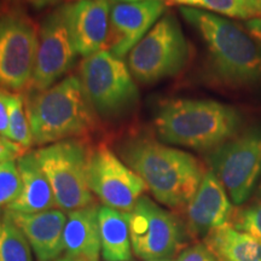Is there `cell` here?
Segmentation results:
<instances>
[{
    "label": "cell",
    "instance_id": "cell-1",
    "mask_svg": "<svg viewBox=\"0 0 261 261\" xmlns=\"http://www.w3.org/2000/svg\"><path fill=\"white\" fill-rule=\"evenodd\" d=\"M120 155L156 200L174 210L188 205L207 173L195 156L148 138L125 140Z\"/></svg>",
    "mask_w": 261,
    "mask_h": 261
},
{
    "label": "cell",
    "instance_id": "cell-2",
    "mask_svg": "<svg viewBox=\"0 0 261 261\" xmlns=\"http://www.w3.org/2000/svg\"><path fill=\"white\" fill-rule=\"evenodd\" d=\"M242 114L236 108L212 99H173L155 116L159 138L167 144L208 151L240 133Z\"/></svg>",
    "mask_w": 261,
    "mask_h": 261
},
{
    "label": "cell",
    "instance_id": "cell-3",
    "mask_svg": "<svg viewBox=\"0 0 261 261\" xmlns=\"http://www.w3.org/2000/svg\"><path fill=\"white\" fill-rule=\"evenodd\" d=\"M182 17L200 33L217 79L232 87L261 84V44L234 22L196 8Z\"/></svg>",
    "mask_w": 261,
    "mask_h": 261
},
{
    "label": "cell",
    "instance_id": "cell-4",
    "mask_svg": "<svg viewBox=\"0 0 261 261\" xmlns=\"http://www.w3.org/2000/svg\"><path fill=\"white\" fill-rule=\"evenodd\" d=\"M25 112L33 142L37 145L84 136L96 122V112L84 92L80 79L74 75L41 92H29Z\"/></svg>",
    "mask_w": 261,
    "mask_h": 261
},
{
    "label": "cell",
    "instance_id": "cell-5",
    "mask_svg": "<svg viewBox=\"0 0 261 261\" xmlns=\"http://www.w3.org/2000/svg\"><path fill=\"white\" fill-rule=\"evenodd\" d=\"M79 79L93 110L103 117L125 115L138 102L139 92L128 65L109 50L85 57Z\"/></svg>",
    "mask_w": 261,
    "mask_h": 261
},
{
    "label": "cell",
    "instance_id": "cell-6",
    "mask_svg": "<svg viewBox=\"0 0 261 261\" xmlns=\"http://www.w3.org/2000/svg\"><path fill=\"white\" fill-rule=\"evenodd\" d=\"M189 57L190 47L180 24L167 14L128 52L127 65L137 81L154 84L180 73Z\"/></svg>",
    "mask_w": 261,
    "mask_h": 261
},
{
    "label": "cell",
    "instance_id": "cell-7",
    "mask_svg": "<svg viewBox=\"0 0 261 261\" xmlns=\"http://www.w3.org/2000/svg\"><path fill=\"white\" fill-rule=\"evenodd\" d=\"M35 158L50 181L57 207L76 211L93 203L87 184V151L84 143L67 139L37 150Z\"/></svg>",
    "mask_w": 261,
    "mask_h": 261
},
{
    "label": "cell",
    "instance_id": "cell-8",
    "mask_svg": "<svg viewBox=\"0 0 261 261\" xmlns=\"http://www.w3.org/2000/svg\"><path fill=\"white\" fill-rule=\"evenodd\" d=\"M208 161L234 204L246 202L261 175V128L238 133L212 150Z\"/></svg>",
    "mask_w": 261,
    "mask_h": 261
},
{
    "label": "cell",
    "instance_id": "cell-9",
    "mask_svg": "<svg viewBox=\"0 0 261 261\" xmlns=\"http://www.w3.org/2000/svg\"><path fill=\"white\" fill-rule=\"evenodd\" d=\"M38 39L37 25L21 10L0 12V89L21 91L29 86Z\"/></svg>",
    "mask_w": 261,
    "mask_h": 261
},
{
    "label": "cell",
    "instance_id": "cell-10",
    "mask_svg": "<svg viewBox=\"0 0 261 261\" xmlns=\"http://www.w3.org/2000/svg\"><path fill=\"white\" fill-rule=\"evenodd\" d=\"M133 252L145 261L171 260L182 246V228L171 212L142 196L128 213Z\"/></svg>",
    "mask_w": 261,
    "mask_h": 261
},
{
    "label": "cell",
    "instance_id": "cell-11",
    "mask_svg": "<svg viewBox=\"0 0 261 261\" xmlns=\"http://www.w3.org/2000/svg\"><path fill=\"white\" fill-rule=\"evenodd\" d=\"M87 184L108 207L129 213L146 189L144 180L106 144L87 155Z\"/></svg>",
    "mask_w": 261,
    "mask_h": 261
},
{
    "label": "cell",
    "instance_id": "cell-12",
    "mask_svg": "<svg viewBox=\"0 0 261 261\" xmlns=\"http://www.w3.org/2000/svg\"><path fill=\"white\" fill-rule=\"evenodd\" d=\"M76 51L62 6L44 18L39 29L34 71L29 84L31 92L50 89L73 67Z\"/></svg>",
    "mask_w": 261,
    "mask_h": 261
},
{
    "label": "cell",
    "instance_id": "cell-13",
    "mask_svg": "<svg viewBox=\"0 0 261 261\" xmlns=\"http://www.w3.org/2000/svg\"><path fill=\"white\" fill-rule=\"evenodd\" d=\"M166 0L117 3L110 11L108 50L122 58L136 46L161 18Z\"/></svg>",
    "mask_w": 261,
    "mask_h": 261
},
{
    "label": "cell",
    "instance_id": "cell-14",
    "mask_svg": "<svg viewBox=\"0 0 261 261\" xmlns=\"http://www.w3.org/2000/svg\"><path fill=\"white\" fill-rule=\"evenodd\" d=\"M62 10L77 55L89 57L103 50L110 28L108 0H77L62 5Z\"/></svg>",
    "mask_w": 261,
    "mask_h": 261
},
{
    "label": "cell",
    "instance_id": "cell-15",
    "mask_svg": "<svg viewBox=\"0 0 261 261\" xmlns=\"http://www.w3.org/2000/svg\"><path fill=\"white\" fill-rule=\"evenodd\" d=\"M232 210L223 184L213 172H207L188 203L189 232L195 237H205L211 231L228 224Z\"/></svg>",
    "mask_w": 261,
    "mask_h": 261
},
{
    "label": "cell",
    "instance_id": "cell-16",
    "mask_svg": "<svg viewBox=\"0 0 261 261\" xmlns=\"http://www.w3.org/2000/svg\"><path fill=\"white\" fill-rule=\"evenodd\" d=\"M16 226L23 232L38 261H54L64 250L63 232L67 217L60 210L25 214L4 211Z\"/></svg>",
    "mask_w": 261,
    "mask_h": 261
},
{
    "label": "cell",
    "instance_id": "cell-17",
    "mask_svg": "<svg viewBox=\"0 0 261 261\" xmlns=\"http://www.w3.org/2000/svg\"><path fill=\"white\" fill-rule=\"evenodd\" d=\"M16 161L21 175L22 188L17 198L10 203L6 210L25 214L54 210L57 205L54 191L35 158V152H24Z\"/></svg>",
    "mask_w": 261,
    "mask_h": 261
},
{
    "label": "cell",
    "instance_id": "cell-18",
    "mask_svg": "<svg viewBox=\"0 0 261 261\" xmlns=\"http://www.w3.org/2000/svg\"><path fill=\"white\" fill-rule=\"evenodd\" d=\"M98 210L92 203L69 212L64 226L63 240L67 256L76 261H99L100 236Z\"/></svg>",
    "mask_w": 261,
    "mask_h": 261
},
{
    "label": "cell",
    "instance_id": "cell-19",
    "mask_svg": "<svg viewBox=\"0 0 261 261\" xmlns=\"http://www.w3.org/2000/svg\"><path fill=\"white\" fill-rule=\"evenodd\" d=\"M100 253L104 261L132 259L128 213L102 205L98 210Z\"/></svg>",
    "mask_w": 261,
    "mask_h": 261
},
{
    "label": "cell",
    "instance_id": "cell-20",
    "mask_svg": "<svg viewBox=\"0 0 261 261\" xmlns=\"http://www.w3.org/2000/svg\"><path fill=\"white\" fill-rule=\"evenodd\" d=\"M204 244L219 261H261V242L230 223L211 231Z\"/></svg>",
    "mask_w": 261,
    "mask_h": 261
},
{
    "label": "cell",
    "instance_id": "cell-21",
    "mask_svg": "<svg viewBox=\"0 0 261 261\" xmlns=\"http://www.w3.org/2000/svg\"><path fill=\"white\" fill-rule=\"evenodd\" d=\"M0 261H33L27 238L5 212L0 215Z\"/></svg>",
    "mask_w": 261,
    "mask_h": 261
},
{
    "label": "cell",
    "instance_id": "cell-22",
    "mask_svg": "<svg viewBox=\"0 0 261 261\" xmlns=\"http://www.w3.org/2000/svg\"><path fill=\"white\" fill-rule=\"evenodd\" d=\"M23 98L19 94H9V135L8 139L27 150L34 144L27 112L23 108Z\"/></svg>",
    "mask_w": 261,
    "mask_h": 261
},
{
    "label": "cell",
    "instance_id": "cell-23",
    "mask_svg": "<svg viewBox=\"0 0 261 261\" xmlns=\"http://www.w3.org/2000/svg\"><path fill=\"white\" fill-rule=\"evenodd\" d=\"M22 180L16 160L0 162V211L6 210L21 192Z\"/></svg>",
    "mask_w": 261,
    "mask_h": 261
},
{
    "label": "cell",
    "instance_id": "cell-24",
    "mask_svg": "<svg viewBox=\"0 0 261 261\" xmlns=\"http://www.w3.org/2000/svg\"><path fill=\"white\" fill-rule=\"evenodd\" d=\"M195 8H200L212 14L226 16L230 18L252 19L256 18L254 12L248 9L241 0H197Z\"/></svg>",
    "mask_w": 261,
    "mask_h": 261
},
{
    "label": "cell",
    "instance_id": "cell-25",
    "mask_svg": "<svg viewBox=\"0 0 261 261\" xmlns=\"http://www.w3.org/2000/svg\"><path fill=\"white\" fill-rule=\"evenodd\" d=\"M233 226L237 230L252 234L261 242V202L248 205L238 212L233 219Z\"/></svg>",
    "mask_w": 261,
    "mask_h": 261
},
{
    "label": "cell",
    "instance_id": "cell-26",
    "mask_svg": "<svg viewBox=\"0 0 261 261\" xmlns=\"http://www.w3.org/2000/svg\"><path fill=\"white\" fill-rule=\"evenodd\" d=\"M175 261H219L205 244L197 243L184 249Z\"/></svg>",
    "mask_w": 261,
    "mask_h": 261
},
{
    "label": "cell",
    "instance_id": "cell-27",
    "mask_svg": "<svg viewBox=\"0 0 261 261\" xmlns=\"http://www.w3.org/2000/svg\"><path fill=\"white\" fill-rule=\"evenodd\" d=\"M25 152V149L11 140L4 138L0 142V162L17 160Z\"/></svg>",
    "mask_w": 261,
    "mask_h": 261
},
{
    "label": "cell",
    "instance_id": "cell-28",
    "mask_svg": "<svg viewBox=\"0 0 261 261\" xmlns=\"http://www.w3.org/2000/svg\"><path fill=\"white\" fill-rule=\"evenodd\" d=\"M9 92L0 89V136L8 139L9 135Z\"/></svg>",
    "mask_w": 261,
    "mask_h": 261
},
{
    "label": "cell",
    "instance_id": "cell-29",
    "mask_svg": "<svg viewBox=\"0 0 261 261\" xmlns=\"http://www.w3.org/2000/svg\"><path fill=\"white\" fill-rule=\"evenodd\" d=\"M8 2L14 3V4H27L31 5L32 8L40 10L46 8V6L60 4L63 0H8Z\"/></svg>",
    "mask_w": 261,
    "mask_h": 261
},
{
    "label": "cell",
    "instance_id": "cell-30",
    "mask_svg": "<svg viewBox=\"0 0 261 261\" xmlns=\"http://www.w3.org/2000/svg\"><path fill=\"white\" fill-rule=\"evenodd\" d=\"M244 28L252 37L261 44V18H252L244 22Z\"/></svg>",
    "mask_w": 261,
    "mask_h": 261
},
{
    "label": "cell",
    "instance_id": "cell-31",
    "mask_svg": "<svg viewBox=\"0 0 261 261\" xmlns=\"http://www.w3.org/2000/svg\"><path fill=\"white\" fill-rule=\"evenodd\" d=\"M248 9L254 12L256 17L261 18V0H241Z\"/></svg>",
    "mask_w": 261,
    "mask_h": 261
},
{
    "label": "cell",
    "instance_id": "cell-32",
    "mask_svg": "<svg viewBox=\"0 0 261 261\" xmlns=\"http://www.w3.org/2000/svg\"><path fill=\"white\" fill-rule=\"evenodd\" d=\"M167 5H180L181 8H195L197 0H166Z\"/></svg>",
    "mask_w": 261,
    "mask_h": 261
},
{
    "label": "cell",
    "instance_id": "cell-33",
    "mask_svg": "<svg viewBox=\"0 0 261 261\" xmlns=\"http://www.w3.org/2000/svg\"><path fill=\"white\" fill-rule=\"evenodd\" d=\"M115 2H120V3H136V2H143V0H115Z\"/></svg>",
    "mask_w": 261,
    "mask_h": 261
},
{
    "label": "cell",
    "instance_id": "cell-34",
    "mask_svg": "<svg viewBox=\"0 0 261 261\" xmlns=\"http://www.w3.org/2000/svg\"><path fill=\"white\" fill-rule=\"evenodd\" d=\"M54 261H76V260H73V259H70V257L64 256V257H61V259H57V260H54Z\"/></svg>",
    "mask_w": 261,
    "mask_h": 261
},
{
    "label": "cell",
    "instance_id": "cell-35",
    "mask_svg": "<svg viewBox=\"0 0 261 261\" xmlns=\"http://www.w3.org/2000/svg\"><path fill=\"white\" fill-rule=\"evenodd\" d=\"M257 191H259V195H261V182H260V185H259V189H257Z\"/></svg>",
    "mask_w": 261,
    "mask_h": 261
},
{
    "label": "cell",
    "instance_id": "cell-36",
    "mask_svg": "<svg viewBox=\"0 0 261 261\" xmlns=\"http://www.w3.org/2000/svg\"><path fill=\"white\" fill-rule=\"evenodd\" d=\"M3 139H4V138H3V137H2V136H0V142H2V140H3Z\"/></svg>",
    "mask_w": 261,
    "mask_h": 261
},
{
    "label": "cell",
    "instance_id": "cell-37",
    "mask_svg": "<svg viewBox=\"0 0 261 261\" xmlns=\"http://www.w3.org/2000/svg\"><path fill=\"white\" fill-rule=\"evenodd\" d=\"M161 261H174V260H161Z\"/></svg>",
    "mask_w": 261,
    "mask_h": 261
}]
</instances>
